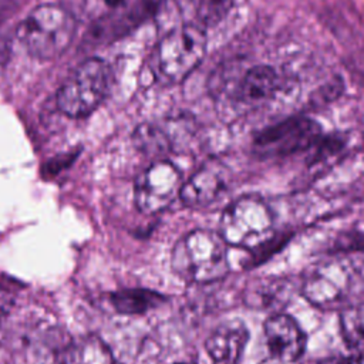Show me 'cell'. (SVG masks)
<instances>
[{
    "mask_svg": "<svg viewBox=\"0 0 364 364\" xmlns=\"http://www.w3.org/2000/svg\"><path fill=\"white\" fill-rule=\"evenodd\" d=\"M171 266L185 282L198 284L216 282L229 272L226 243L216 232L192 230L173 246Z\"/></svg>",
    "mask_w": 364,
    "mask_h": 364,
    "instance_id": "1",
    "label": "cell"
},
{
    "mask_svg": "<svg viewBox=\"0 0 364 364\" xmlns=\"http://www.w3.org/2000/svg\"><path fill=\"white\" fill-rule=\"evenodd\" d=\"M181 173L168 161H156L135 181V205L145 215L166 209L181 191Z\"/></svg>",
    "mask_w": 364,
    "mask_h": 364,
    "instance_id": "7",
    "label": "cell"
},
{
    "mask_svg": "<svg viewBox=\"0 0 364 364\" xmlns=\"http://www.w3.org/2000/svg\"><path fill=\"white\" fill-rule=\"evenodd\" d=\"M263 330L270 354L280 363H293L303 355L306 336L293 317L273 314L264 321Z\"/></svg>",
    "mask_w": 364,
    "mask_h": 364,
    "instance_id": "9",
    "label": "cell"
},
{
    "mask_svg": "<svg viewBox=\"0 0 364 364\" xmlns=\"http://www.w3.org/2000/svg\"><path fill=\"white\" fill-rule=\"evenodd\" d=\"M11 307H13V296L11 293L0 286V328L4 323V320L9 317L10 311H11Z\"/></svg>",
    "mask_w": 364,
    "mask_h": 364,
    "instance_id": "19",
    "label": "cell"
},
{
    "mask_svg": "<svg viewBox=\"0 0 364 364\" xmlns=\"http://www.w3.org/2000/svg\"><path fill=\"white\" fill-rule=\"evenodd\" d=\"M347 364H364V354H361V355H355L350 363H347Z\"/></svg>",
    "mask_w": 364,
    "mask_h": 364,
    "instance_id": "20",
    "label": "cell"
},
{
    "mask_svg": "<svg viewBox=\"0 0 364 364\" xmlns=\"http://www.w3.org/2000/svg\"><path fill=\"white\" fill-rule=\"evenodd\" d=\"M63 364H114L108 346L97 336H84L67 346L61 354Z\"/></svg>",
    "mask_w": 364,
    "mask_h": 364,
    "instance_id": "13",
    "label": "cell"
},
{
    "mask_svg": "<svg viewBox=\"0 0 364 364\" xmlns=\"http://www.w3.org/2000/svg\"><path fill=\"white\" fill-rule=\"evenodd\" d=\"M320 127L313 119L296 117L260 131L255 145L267 155H289L311 148L320 139Z\"/></svg>",
    "mask_w": 364,
    "mask_h": 364,
    "instance_id": "8",
    "label": "cell"
},
{
    "mask_svg": "<svg viewBox=\"0 0 364 364\" xmlns=\"http://www.w3.org/2000/svg\"><path fill=\"white\" fill-rule=\"evenodd\" d=\"M235 0H198L196 17L203 26H215L226 17Z\"/></svg>",
    "mask_w": 364,
    "mask_h": 364,
    "instance_id": "17",
    "label": "cell"
},
{
    "mask_svg": "<svg viewBox=\"0 0 364 364\" xmlns=\"http://www.w3.org/2000/svg\"><path fill=\"white\" fill-rule=\"evenodd\" d=\"M249 341V330L239 320L218 326L206 338L205 350L216 364H237Z\"/></svg>",
    "mask_w": 364,
    "mask_h": 364,
    "instance_id": "10",
    "label": "cell"
},
{
    "mask_svg": "<svg viewBox=\"0 0 364 364\" xmlns=\"http://www.w3.org/2000/svg\"><path fill=\"white\" fill-rule=\"evenodd\" d=\"M340 331L350 351L355 355L364 354V303L341 310Z\"/></svg>",
    "mask_w": 364,
    "mask_h": 364,
    "instance_id": "15",
    "label": "cell"
},
{
    "mask_svg": "<svg viewBox=\"0 0 364 364\" xmlns=\"http://www.w3.org/2000/svg\"><path fill=\"white\" fill-rule=\"evenodd\" d=\"M341 92H343V81L340 78H334L313 94L311 104H316V105L327 104L336 100Z\"/></svg>",
    "mask_w": 364,
    "mask_h": 364,
    "instance_id": "18",
    "label": "cell"
},
{
    "mask_svg": "<svg viewBox=\"0 0 364 364\" xmlns=\"http://www.w3.org/2000/svg\"><path fill=\"white\" fill-rule=\"evenodd\" d=\"M226 186L222 168L205 165L181 186L179 198L189 208H205L215 202Z\"/></svg>",
    "mask_w": 364,
    "mask_h": 364,
    "instance_id": "11",
    "label": "cell"
},
{
    "mask_svg": "<svg viewBox=\"0 0 364 364\" xmlns=\"http://www.w3.org/2000/svg\"><path fill=\"white\" fill-rule=\"evenodd\" d=\"M354 267L347 259H333L311 267L301 283L306 300L320 309L340 306L350 294Z\"/></svg>",
    "mask_w": 364,
    "mask_h": 364,
    "instance_id": "6",
    "label": "cell"
},
{
    "mask_svg": "<svg viewBox=\"0 0 364 364\" xmlns=\"http://www.w3.org/2000/svg\"><path fill=\"white\" fill-rule=\"evenodd\" d=\"M135 146L146 154H158L165 151L169 146V139L165 131L161 128L151 125V124H142L139 125L132 135Z\"/></svg>",
    "mask_w": 364,
    "mask_h": 364,
    "instance_id": "16",
    "label": "cell"
},
{
    "mask_svg": "<svg viewBox=\"0 0 364 364\" xmlns=\"http://www.w3.org/2000/svg\"><path fill=\"white\" fill-rule=\"evenodd\" d=\"M175 364H195V363H175Z\"/></svg>",
    "mask_w": 364,
    "mask_h": 364,
    "instance_id": "22",
    "label": "cell"
},
{
    "mask_svg": "<svg viewBox=\"0 0 364 364\" xmlns=\"http://www.w3.org/2000/svg\"><path fill=\"white\" fill-rule=\"evenodd\" d=\"M104 1H105V4H108V6L115 7V6H119L124 0H104Z\"/></svg>",
    "mask_w": 364,
    "mask_h": 364,
    "instance_id": "21",
    "label": "cell"
},
{
    "mask_svg": "<svg viewBox=\"0 0 364 364\" xmlns=\"http://www.w3.org/2000/svg\"><path fill=\"white\" fill-rule=\"evenodd\" d=\"M206 53L205 31L188 24L164 36L152 54V71L162 84L183 81L202 61Z\"/></svg>",
    "mask_w": 364,
    "mask_h": 364,
    "instance_id": "2",
    "label": "cell"
},
{
    "mask_svg": "<svg viewBox=\"0 0 364 364\" xmlns=\"http://www.w3.org/2000/svg\"><path fill=\"white\" fill-rule=\"evenodd\" d=\"M273 216L267 205L257 198H240L232 202L220 218L219 235L226 245L256 250L272 240Z\"/></svg>",
    "mask_w": 364,
    "mask_h": 364,
    "instance_id": "4",
    "label": "cell"
},
{
    "mask_svg": "<svg viewBox=\"0 0 364 364\" xmlns=\"http://www.w3.org/2000/svg\"><path fill=\"white\" fill-rule=\"evenodd\" d=\"M111 301L115 310L122 314H142L162 304L165 297L146 289H125L114 293Z\"/></svg>",
    "mask_w": 364,
    "mask_h": 364,
    "instance_id": "14",
    "label": "cell"
},
{
    "mask_svg": "<svg viewBox=\"0 0 364 364\" xmlns=\"http://www.w3.org/2000/svg\"><path fill=\"white\" fill-rule=\"evenodd\" d=\"M75 31L73 16L57 4H41L18 27V37L37 58L51 60L70 46Z\"/></svg>",
    "mask_w": 364,
    "mask_h": 364,
    "instance_id": "3",
    "label": "cell"
},
{
    "mask_svg": "<svg viewBox=\"0 0 364 364\" xmlns=\"http://www.w3.org/2000/svg\"><path fill=\"white\" fill-rule=\"evenodd\" d=\"M108 87V70L102 60L88 58L61 85L57 105L68 117L91 114L102 101Z\"/></svg>",
    "mask_w": 364,
    "mask_h": 364,
    "instance_id": "5",
    "label": "cell"
},
{
    "mask_svg": "<svg viewBox=\"0 0 364 364\" xmlns=\"http://www.w3.org/2000/svg\"><path fill=\"white\" fill-rule=\"evenodd\" d=\"M279 87L277 73L269 65H255L243 77L237 97L246 104H256L267 100Z\"/></svg>",
    "mask_w": 364,
    "mask_h": 364,
    "instance_id": "12",
    "label": "cell"
}]
</instances>
